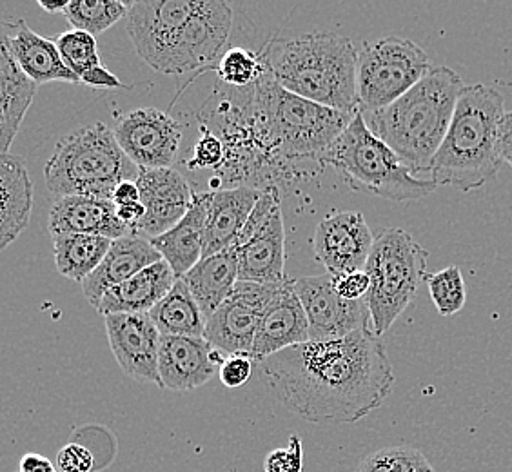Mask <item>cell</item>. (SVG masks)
<instances>
[{"label": "cell", "instance_id": "cell-12", "mask_svg": "<svg viewBox=\"0 0 512 472\" xmlns=\"http://www.w3.org/2000/svg\"><path fill=\"white\" fill-rule=\"evenodd\" d=\"M280 284H256L238 280L224 304L207 318L204 333L207 342L226 356H251L262 313Z\"/></svg>", "mask_w": 512, "mask_h": 472}, {"label": "cell", "instance_id": "cell-36", "mask_svg": "<svg viewBox=\"0 0 512 472\" xmlns=\"http://www.w3.org/2000/svg\"><path fill=\"white\" fill-rule=\"evenodd\" d=\"M427 287L436 305V311L442 316L460 313L467 302V291L460 267H445L442 271L427 276Z\"/></svg>", "mask_w": 512, "mask_h": 472}, {"label": "cell", "instance_id": "cell-33", "mask_svg": "<svg viewBox=\"0 0 512 472\" xmlns=\"http://www.w3.org/2000/svg\"><path fill=\"white\" fill-rule=\"evenodd\" d=\"M213 69L222 84L235 89L253 88L269 73L262 55L242 46L227 48Z\"/></svg>", "mask_w": 512, "mask_h": 472}, {"label": "cell", "instance_id": "cell-40", "mask_svg": "<svg viewBox=\"0 0 512 472\" xmlns=\"http://www.w3.org/2000/svg\"><path fill=\"white\" fill-rule=\"evenodd\" d=\"M95 458L86 445L71 442L64 445L57 454L59 472H93Z\"/></svg>", "mask_w": 512, "mask_h": 472}, {"label": "cell", "instance_id": "cell-25", "mask_svg": "<svg viewBox=\"0 0 512 472\" xmlns=\"http://www.w3.org/2000/svg\"><path fill=\"white\" fill-rule=\"evenodd\" d=\"M178 278L166 260H160L128 282L109 289L100 300V315H126V313H149L155 305L160 304L175 286Z\"/></svg>", "mask_w": 512, "mask_h": 472}, {"label": "cell", "instance_id": "cell-45", "mask_svg": "<svg viewBox=\"0 0 512 472\" xmlns=\"http://www.w3.org/2000/svg\"><path fill=\"white\" fill-rule=\"evenodd\" d=\"M19 472H59V469L46 456L28 453L20 460Z\"/></svg>", "mask_w": 512, "mask_h": 472}, {"label": "cell", "instance_id": "cell-18", "mask_svg": "<svg viewBox=\"0 0 512 472\" xmlns=\"http://www.w3.org/2000/svg\"><path fill=\"white\" fill-rule=\"evenodd\" d=\"M226 354L207 342L204 336H162L158 374L164 389L186 393L207 384Z\"/></svg>", "mask_w": 512, "mask_h": 472}, {"label": "cell", "instance_id": "cell-23", "mask_svg": "<svg viewBox=\"0 0 512 472\" xmlns=\"http://www.w3.org/2000/svg\"><path fill=\"white\" fill-rule=\"evenodd\" d=\"M50 235H99L119 240L133 235L131 227L117 217L111 200L91 197H62L55 200L48 220Z\"/></svg>", "mask_w": 512, "mask_h": 472}, {"label": "cell", "instance_id": "cell-43", "mask_svg": "<svg viewBox=\"0 0 512 472\" xmlns=\"http://www.w3.org/2000/svg\"><path fill=\"white\" fill-rule=\"evenodd\" d=\"M498 151L503 164H509L512 168V111H507L503 117L498 137Z\"/></svg>", "mask_w": 512, "mask_h": 472}, {"label": "cell", "instance_id": "cell-19", "mask_svg": "<svg viewBox=\"0 0 512 472\" xmlns=\"http://www.w3.org/2000/svg\"><path fill=\"white\" fill-rule=\"evenodd\" d=\"M307 342L309 324L306 311L296 295L295 280L287 276L262 313L251 358L255 362H264L273 354Z\"/></svg>", "mask_w": 512, "mask_h": 472}, {"label": "cell", "instance_id": "cell-47", "mask_svg": "<svg viewBox=\"0 0 512 472\" xmlns=\"http://www.w3.org/2000/svg\"><path fill=\"white\" fill-rule=\"evenodd\" d=\"M68 2H39L40 8L48 13H64V10L68 8Z\"/></svg>", "mask_w": 512, "mask_h": 472}, {"label": "cell", "instance_id": "cell-24", "mask_svg": "<svg viewBox=\"0 0 512 472\" xmlns=\"http://www.w3.org/2000/svg\"><path fill=\"white\" fill-rule=\"evenodd\" d=\"M164 260L162 255L151 244L149 238L140 235H128L119 240H113L111 249L102 260L99 269L82 282V291L88 298L89 304L95 309L109 289L128 282L129 278L138 275L140 271Z\"/></svg>", "mask_w": 512, "mask_h": 472}, {"label": "cell", "instance_id": "cell-15", "mask_svg": "<svg viewBox=\"0 0 512 472\" xmlns=\"http://www.w3.org/2000/svg\"><path fill=\"white\" fill-rule=\"evenodd\" d=\"M373 246L375 236L358 211H342L325 217L316 226L313 238L316 260L331 276L365 271Z\"/></svg>", "mask_w": 512, "mask_h": 472}, {"label": "cell", "instance_id": "cell-42", "mask_svg": "<svg viewBox=\"0 0 512 472\" xmlns=\"http://www.w3.org/2000/svg\"><path fill=\"white\" fill-rule=\"evenodd\" d=\"M82 84H86L88 88L93 89H122L126 88L108 68L99 66V68L91 69L82 79Z\"/></svg>", "mask_w": 512, "mask_h": 472}, {"label": "cell", "instance_id": "cell-7", "mask_svg": "<svg viewBox=\"0 0 512 472\" xmlns=\"http://www.w3.org/2000/svg\"><path fill=\"white\" fill-rule=\"evenodd\" d=\"M320 164L335 168L353 191L393 202L420 200L438 189L431 178L416 177L402 158L376 137L362 113H356L322 155Z\"/></svg>", "mask_w": 512, "mask_h": 472}, {"label": "cell", "instance_id": "cell-41", "mask_svg": "<svg viewBox=\"0 0 512 472\" xmlns=\"http://www.w3.org/2000/svg\"><path fill=\"white\" fill-rule=\"evenodd\" d=\"M333 287L336 295L342 296L344 300L358 302L367 298V293L371 289V280L365 271H355L347 275L333 276Z\"/></svg>", "mask_w": 512, "mask_h": 472}, {"label": "cell", "instance_id": "cell-4", "mask_svg": "<svg viewBox=\"0 0 512 472\" xmlns=\"http://www.w3.org/2000/svg\"><path fill=\"white\" fill-rule=\"evenodd\" d=\"M498 89L483 84L465 86L453 120L429 169L438 186L474 191L498 177L503 166L498 137L505 117Z\"/></svg>", "mask_w": 512, "mask_h": 472}, {"label": "cell", "instance_id": "cell-26", "mask_svg": "<svg viewBox=\"0 0 512 472\" xmlns=\"http://www.w3.org/2000/svg\"><path fill=\"white\" fill-rule=\"evenodd\" d=\"M207 193L195 191L188 215L168 233L151 238V244L168 262L177 278L189 273L204 258L206 233Z\"/></svg>", "mask_w": 512, "mask_h": 472}, {"label": "cell", "instance_id": "cell-21", "mask_svg": "<svg viewBox=\"0 0 512 472\" xmlns=\"http://www.w3.org/2000/svg\"><path fill=\"white\" fill-rule=\"evenodd\" d=\"M266 189L255 187H224L207 193L204 258L218 255L237 246L256 202Z\"/></svg>", "mask_w": 512, "mask_h": 472}, {"label": "cell", "instance_id": "cell-10", "mask_svg": "<svg viewBox=\"0 0 512 472\" xmlns=\"http://www.w3.org/2000/svg\"><path fill=\"white\" fill-rule=\"evenodd\" d=\"M233 28V8L222 0H198L191 19L178 31L158 69L164 75H184L213 68L226 51Z\"/></svg>", "mask_w": 512, "mask_h": 472}, {"label": "cell", "instance_id": "cell-46", "mask_svg": "<svg viewBox=\"0 0 512 472\" xmlns=\"http://www.w3.org/2000/svg\"><path fill=\"white\" fill-rule=\"evenodd\" d=\"M117 217L131 227V231H135V227L144 220L146 217V207L142 202H135V204H128V206L117 207Z\"/></svg>", "mask_w": 512, "mask_h": 472}, {"label": "cell", "instance_id": "cell-30", "mask_svg": "<svg viewBox=\"0 0 512 472\" xmlns=\"http://www.w3.org/2000/svg\"><path fill=\"white\" fill-rule=\"evenodd\" d=\"M162 336H204L207 316L197 298L178 278L169 295L149 311Z\"/></svg>", "mask_w": 512, "mask_h": 472}, {"label": "cell", "instance_id": "cell-38", "mask_svg": "<svg viewBox=\"0 0 512 472\" xmlns=\"http://www.w3.org/2000/svg\"><path fill=\"white\" fill-rule=\"evenodd\" d=\"M266 472H304V445L298 434L289 436L287 447H278L267 454Z\"/></svg>", "mask_w": 512, "mask_h": 472}, {"label": "cell", "instance_id": "cell-14", "mask_svg": "<svg viewBox=\"0 0 512 472\" xmlns=\"http://www.w3.org/2000/svg\"><path fill=\"white\" fill-rule=\"evenodd\" d=\"M198 0H144L128 15L129 39L140 59L158 71L173 40L197 11Z\"/></svg>", "mask_w": 512, "mask_h": 472}, {"label": "cell", "instance_id": "cell-31", "mask_svg": "<svg viewBox=\"0 0 512 472\" xmlns=\"http://www.w3.org/2000/svg\"><path fill=\"white\" fill-rule=\"evenodd\" d=\"M113 240L99 235H60L53 238L55 266L60 275L84 282L99 269Z\"/></svg>", "mask_w": 512, "mask_h": 472}, {"label": "cell", "instance_id": "cell-3", "mask_svg": "<svg viewBox=\"0 0 512 472\" xmlns=\"http://www.w3.org/2000/svg\"><path fill=\"white\" fill-rule=\"evenodd\" d=\"M463 88L456 71L445 66L433 68L389 108L365 115V122L420 177L431 169Z\"/></svg>", "mask_w": 512, "mask_h": 472}, {"label": "cell", "instance_id": "cell-35", "mask_svg": "<svg viewBox=\"0 0 512 472\" xmlns=\"http://www.w3.org/2000/svg\"><path fill=\"white\" fill-rule=\"evenodd\" d=\"M60 57L79 80L91 71L102 66L99 44L93 35L86 31L69 30L55 39Z\"/></svg>", "mask_w": 512, "mask_h": 472}, {"label": "cell", "instance_id": "cell-34", "mask_svg": "<svg viewBox=\"0 0 512 472\" xmlns=\"http://www.w3.org/2000/svg\"><path fill=\"white\" fill-rule=\"evenodd\" d=\"M355 472H434V469L420 449L398 445L369 454Z\"/></svg>", "mask_w": 512, "mask_h": 472}, {"label": "cell", "instance_id": "cell-32", "mask_svg": "<svg viewBox=\"0 0 512 472\" xmlns=\"http://www.w3.org/2000/svg\"><path fill=\"white\" fill-rule=\"evenodd\" d=\"M135 2L120 0H69L64 17L73 30L86 31L97 37L108 31L120 19L128 17L129 10Z\"/></svg>", "mask_w": 512, "mask_h": 472}, {"label": "cell", "instance_id": "cell-20", "mask_svg": "<svg viewBox=\"0 0 512 472\" xmlns=\"http://www.w3.org/2000/svg\"><path fill=\"white\" fill-rule=\"evenodd\" d=\"M238 280L280 284L286 280V227L278 207L264 226L238 238Z\"/></svg>", "mask_w": 512, "mask_h": 472}, {"label": "cell", "instance_id": "cell-8", "mask_svg": "<svg viewBox=\"0 0 512 472\" xmlns=\"http://www.w3.org/2000/svg\"><path fill=\"white\" fill-rule=\"evenodd\" d=\"M427 258L429 253L424 247L400 227H389L375 236V246L365 266L371 280L365 300L376 336L385 335L398 316L413 304L418 289L429 276Z\"/></svg>", "mask_w": 512, "mask_h": 472}, {"label": "cell", "instance_id": "cell-16", "mask_svg": "<svg viewBox=\"0 0 512 472\" xmlns=\"http://www.w3.org/2000/svg\"><path fill=\"white\" fill-rule=\"evenodd\" d=\"M106 320L109 345L120 369L142 384H160L158 356L162 335L149 313L109 315Z\"/></svg>", "mask_w": 512, "mask_h": 472}, {"label": "cell", "instance_id": "cell-5", "mask_svg": "<svg viewBox=\"0 0 512 472\" xmlns=\"http://www.w3.org/2000/svg\"><path fill=\"white\" fill-rule=\"evenodd\" d=\"M244 95L256 126L287 164L320 162L356 115L302 99L282 88L271 73L253 88L244 89Z\"/></svg>", "mask_w": 512, "mask_h": 472}, {"label": "cell", "instance_id": "cell-11", "mask_svg": "<svg viewBox=\"0 0 512 472\" xmlns=\"http://www.w3.org/2000/svg\"><path fill=\"white\" fill-rule=\"evenodd\" d=\"M295 291L306 311L309 342H333L373 325L367 300L336 295L331 275L296 278Z\"/></svg>", "mask_w": 512, "mask_h": 472}, {"label": "cell", "instance_id": "cell-27", "mask_svg": "<svg viewBox=\"0 0 512 472\" xmlns=\"http://www.w3.org/2000/svg\"><path fill=\"white\" fill-rule=\"evenodd\" d=\"M33 182L22 158L0 157V249H6L30 224Z\"/></svg>", "mask_w": 512, "mask_h": 472}, {"label": "cell", "instance_id": "cell-44", "mask_svg": "<svg viewBox=\"0 0 512 472\" xmlns=\"http://www.w3.org/2000/svg\"><path fill=\"white\" fill-rule=\"evenodd\" d=\"M135 202H140V189H138L137 180L120 182L113 193V204L119 207L135 204Z\"/></svg>", "mask_w": 512, "mask_h": 472}, {"label": "cell", "instance_id": "cell-17", "mask_svg": "<svg viewBox=\"0 0 512 472\" xmlns=\"http://www.w3.org/2000/svg\"><path fill=\"white\" fill-rule=\"evenodd\" d=\"M137 184L146 217L135 227L133 235L157 238L188 215L195 191L175 169H140Z\"/></svg>", "mask_w": 512, "mask_h": 472}, {"label": "cell", "instance_id": "cell-2", "mask_svg": "<svg viewBox=\"0 0 512 472\" xmlns=\"http://www.w3.org/2000/svg\"><path fill=\"white\" fill-rule=\"evenodd\" d=\"M267 71L282 88L327 108L360 113L356 93L358 51L333 31L275 39L262 50Z\"/></svg>", "mask_w": 512, "mask_h": 472}, {"label": "cell", "instance_id": "cell-9", "mask_svg": "<svg viewBox=\"0 0 512 472\" xmlns=\"http://www.w3.org/2000/svg\"><path fill=\"white\" fill-rule=\"evenodd\" d=\"M429 57L416 42L385 37L367 42L358 53V111L373 115L402 99L431 71Z\"/></svg>", "mask_w": 512, "mask_h": 472}, {"label": "cell", "instance_id": "cell-22", "mask_svg": "<svg viewBox=\"0 0 512 472\" xmlns=\"http://www.w3.org/2000/svg\"><path fill=\"white\" fill-rule=\"evenodd\" d=\"M11 57L37 86L48 82L77 84L79 77L64 64L55 40L44 39L22 20L2 24V42Z\"/></svg>", "mask_w": 512, "mask_h": 472}, {"label": "cell", "instance_id": "cell-1", "mask_svg": "<svg viewBox=\"0 0 512 472\" xmlns=\"http://www.w3.org/2000/svg\"><path fill=\"white\" fill-rule=\"evenodd\" d=\"M260 364L276 398L318 425L356 423L384 404L394 387L393 365L373 329L295 345Z\"/></svg>", "mask_w": 512, "mask_h": 472}, {"label": "cell", "instance_id": "cell-29", "mask_svg": "<svg viewBox=\"0 0 512 472\" xmlns=\"http://www.w3.org/2000/svg\"><path fill=\"white\" fill-rule=\"evenodd\" d=\"M182 280L209 318L237 286V251L227 249L218 255L202 258L197 266L182 276Z\"/></svg>", "mask_w": 512, "mask_h": 472}, {"label": "cell", "instance_id": "cell-28", "mask_svg": "<svg viewBox=\"0 0 512 472\" xmlns=\"http://www.w3.org/2000/svg\"><path fill=\"white\" fill-rule=\"evenodd\" d=\"M37 84L0 44V151L6 155L37 93Z\"/></svg>", "mask_w": 512, "mask_h": 472}, {"label": "cell", "instance_id": "cell-6", "mask_svg": "<svg viewBox=\"0 0 512 472\" xmlns=\"http://www.w3.org/2000/svg\"><path fill=\"white\" fill-rule=\"evenodd\" d=\"M140 169L122 151L111 129L97 122L59 140L44 166L46 184L57 197L111 200L124 180H137Z\"/></svg>", "mask_w": 512, "mask_h": 472}, {"label": "cell", "instance_id": "cell-39", "mask_svg": "<svg viewBox=\"0 0 512 472\" xmlns=\"http://www.w3.org/2000/svg\"><path fill=\"white\" fill-rule=\"evenodd\" d=\"M253 358L249 354H231L226 356L224 364L218 369L220 382L229 389H238L246 385L253 376Z\"/></svg>", "mask_w": 512, "mask_h": 472}, {"label": "cell", "instance_id": "cell-37", "mask_svg": "<svg viewBox=\"0 0 512 472\" xmlns=\"http://www.w3.org/2000/svg\"><path fill=\"white\" fill-rule=\"evenodd\" d=\"M226 158V148L222 144V140L213 131L202 128L200 131V138L195 144V151L193 157L189 160L188 169L191 171H202V169H209L213 173H218Z\"/></svg>", "mask_w": 512, "mask_h": 472}, {"label": "cell", "instance_id": "cell-13", "mask_svg": "<svg viewBox=\"0 0 512 472\" xmlns=\"http://www.w3.org/2000/svg\"><path fill=\"white\" fill-rule=\"evenodd\" d=\"M117 142L138 169L171 168L182 142V126L160 109L142 108L122 115L113 129Z\"/></svg>", "mask_w": 512, "mask_h": 472}]
</instances>
